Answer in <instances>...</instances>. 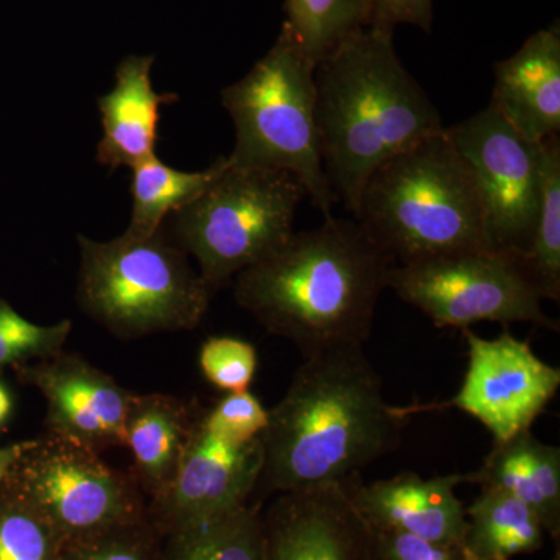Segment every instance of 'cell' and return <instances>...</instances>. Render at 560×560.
<instances>
[{"instance_id":"15","label":"cell","mask_w":560,"mask_h":560,"mask_svg":"<svg viewBox=\"0 0 560 560\" xmlns=\"http://www.w3.org/2000/svg\"><path fill=\"white\" fill-rule=\"evenodd\" d=\"M467 474H452L423 480L401 471L389 480L364 485L355 474L346 480L357 510L375 530H400L434 544L464 548L467 515L455 490Z\"/></svg>"},{"instance_id":"10","label":"cell","mask_w":560,"mask_h":560,"mask_svg":"<svg viewBox=\"0 0 560 560\" xmlns=\"http://www.w3.org/2000/svg\"><path fill=\"white\" fill-rule=\"evenodd\" d=\"M445 132L477 186L489 248L525 260L541 200V142L490 106Z\"/></svg>"},{"instance_id":"29","label":"cell","mask_w":560,"mask_h":560,"mask_svg":"<svg viewBox=\"0 0 560 560\" xmlns=\"http://www.w3.org/2000/svg\"><path fill=\"white\" fill-rule=\"evenodd\" d=\"M206 429L231 442L260 438L267 429L268 410L248 389L230 393L212 410L202 415Z\"/></svg>"},{"instance_id":"31","label":"cell","mask_w":560,"mask_h":560,"mask_svg":"<svg viewBox=\"0 0 560 560\" xmlns=\"http://www.w3.org/2000/svg\"><path fill=\"white\" fill-rule=\"evenodd\" d=\"M434 0H372L371 25L394 32L397 25L433 31Z\"/></svg>"},{"instance_id":"7","label":"cell","mask_w":560,"mask_h":560,"mask_svg":"<svg viewBox=\"0 0 560 560\" xmlns=\"http://www.w3.org/2000/svg\"><path fill=\"white\" fill-rule=\"evenodd\" d=\"M305 197L301 180L289 172L230 162L197 200L165 221L215 293L289 242Z\"/></svg>"},{"instance_id":"8","label":"cell","mask_w":560,"mask_h":560,"mask_svg":"<svg viewBox=\"0 0 560 560\" xmlns=\"http://www.w3.org/2000/svg\"><path fill=\"white\" fill-rule=\"evenodd\" d=\"M2 492L38 512L68 545L147 518L138 486L101 453L54 433L28 441Z\"/></svg>"},{"instance_id":"3","label":"cell","mask_w":560,"mask_h":560,"mask_svg":"<svg viewBox=\"0 0 560 560\" xmlns=\"http://www.w3.org/2000/svg\"><path fill=\"white\" fill-rule=\"evenodd\" d=\"M393 36L370 25L315 68L324 175L352 219L372 173L445 130L440 109L405 68Z\"/></svg>"},{"instance_id":"21","label":"cell","mask_w":560,"mask_h":560,"mask_svg":"<svg viewBox=\"0 0 560 560\" xmlns=\"http://www.w3.org/2000/svg\"><path fill=\"white\" fill-rule=\"evenodd\" d=\"M466 515L464 551L471 559L511 560L544 547L547 533L539 517L506 490L481 488Z\"/></svg>"},{"instance_id":"26","label":"cell","mask_w":560,"mask_h":560,"mask_svg":"<svg viewBox=\"0 0 560 560\" xmlns=\"http://www.w3.org/2000/svg\"><path fill=\"white\" fill-rule=\"evenodd\" d=\"M70 331L72 323L69 319L54 326H39L22 318L20 313L0 300V370L61 352Z\"/></svg>"},{"instance_id":"17","label":"cell","mask_w":560,"mask_h":560,"mask_svg":"<svg viewBox=\"0 0 560 560\" xmlns=\"http://www.w3.org/2000/svg\"><path fill=\"white\" fill-rule=\"evenodd\" d=\"M153 57H128L116 70L113 91L98 98L103 136L97 161L109 168L135 167L156 154L162 105L178 101L158 94L151 83Z\"/></svg>"},{"instance_id":"20","label":"cell","mask_w":560,"mask_h":560,"mask_svg":"<svg viewBox=\"0 0 560 560\" xmlns=\"http://www.w3.org/2000/svg\"><path fill=\"white\" fill-rule=\"evenodd\" d=\"M160 560H265L260 504L249 501L161 534Z\"/></svg>"},{"instance_id":"2","label":"cell","mask_w":560,"mask_h":560,"mask_svg":"<svg viewBox=\"0 0 560 560\" xmlns=\"http://www.w3.org/2000/svg\"><path fill=\"white\" fill-rule=\"evenodd\" d=\"M394 260L355 219H324L234 279L237 304L302 355L364 346Z\"/></svg>"},{"instance_id":"12","label":"cell","mask_w":560,"mask_h":560,"mask_svg":"<svg viewBox=\"0 0 560 560\" xmlns=\"http://www.w3.org/2000/svg\"><path fill=\"white\" fill-rule=\"evenodd\" d=\"M264 470L260 438L231 442L195 418L178 470L168 488L147 504V517L158 533L235 510L249 503Z\"/></svg>"},{"instance_id":"24","label":"cell","mask_w":560,"mask_h":560,"mask_svg":"<svg viewBox=\"0 0 560 560\" xmlns=\"http://www.w3.org/2000/svg\"><path fill=\"white\" fill-rule=\"evenodd\" d=\"M541 200L526 268L541 301H560V138L541 142Z\"/></svg>"},{"instance_id":"25","label":"cell","mask_w":560,"mask_h":560,"mask_svg":"<svg viewBox=\"0 0 560 560\" xmlns=\"http://www.w3.org/2000/svg\"><path fill=\"white\" fill-rule=\"evenodd\" d=\"M66 544L24 501L0 492V560H61Z\"/></svg>"},{"instance_id":"33","label":"cell","mask_w":560,"mask_h":560,"mask_svg":"<svg viewBox=\"0 0 560 560\" xmlns=\"http://www.w3.org/2000/svg\"><path fill=\"white\" fill-rule=\"evenodd\" d=\"M11 411V397L9 390L3 388V385H0V423L3 422L7 418H9Z\"/></svg>"},{"instance_id":"23","label":"cell","mask_w":560,"mask_h":560,"mask_svg":"<svg viewBox=\"0 0 560 560\" xmlns=\"http://www.w3.org/2000/svg\"><path fill=\"white\" fill-rule=\"evenodd\" d=\"M283 10V27L315 66L372 20V0H285Z\"/></svg>"},{"instance_id":"6","label":"cell","mask_w":560,"mask_h":560,"mask_svg":"<svg viewBox=\"0 0 560 560\" xmlns=\"http://www.w3.org/2000/svg\"><path fill=\"white\" fill-rule=\"evenodd\" d=\"M79 243L81 307L110 334L131 340L195 329L205 318L213 291L164 226L149 237Z\"/></svg>"},{"instance_id":"22","label":"cell","mask_w":560,"mask_h":560,"mask_svg":"<svg viewBox=\"0 0 560 560\" xmlns=\"http://www.w3.org/2000/svg\"><path fill=\"white\" fill-rule=\"evenodd\" d=\"M228 164V156H221L206 171L183 172L168 167L156 154L139 162L132 167V213L125 232L136 237L156 234L173 212L197 200Z\"/></svg>"},{"instance_id":"14","label":"cell","mask_w":560,"mask_h":560,"mask_svg":"<svg viewBox=\"0 0 560 560\" xmlns=\"http://www.w3.org/2000/svg\"><path fill=\"white\" fill-rule=\"evenodd\" d=\"M39 361L25 368L24 374L47 401L49 433L97 453L124 447L132 393L88 361L62 350Z\"/></svg>"},{"instance_id":"34","label":"cell","mask_w":560,"mask_h":560,"mask_svg":"<svg viewBox=\"0 0 560 560\" xmlns=\"http://www.w3.org/2000/svg\"><path fill=\"white\" fill-rule=\"evenodd\" d=\"M552 560H560V555H559V552H556V556H555V558H552Z\"/></svg>"},{"instance_id":"4","label":"cell","mask_w":560,"mask_h":560,"mask_svg":"<svg viewBox=\"0 0 560 560\" xmlns=\"http://www.w3.org/2000/svg\"><path fill=\"white\" fill-rule=\"evenodd\" d=\"M355 220L396 265L490 249L477 186L445 130L372 173Z\"/></svg>"},{"instance_id":"28","label":"cell","mask_w":560,"mask_h":560,"mask_svg":"<svg viewBox=\"0 0 560 560\" xmlns=\"http://www.w3.org/2000/svg\"><path fill=\"white\" fill-rule=\"evenodd\" d=\"M202 374L217 388L228 393L246 390L257 371L256 348L232 337L210 338L200 353Z\"/></svg>"},{"instance_id":"35","label":"cell","mask_w":560,"mask_h":560,"mask_svg":"<svg viewBox=\"0 0 560 560\" xmlns=\"http://www.w3.org/2000/svg\"><path fill=\"white\" fill-rule=\"evenodd\" d=\"M467 560H478V559H471V558H469V556H467Z\"/></svg>"},{"instance_id":"13","label":"cell","mask_w":560,"mask_h":560,"mask_svg":"<svg viewBox=\"0 0 560 560\" xmlns=\"http://www.w3.org/2000/svg\"><path fill=\"white\" fill-rule=\"evenodd\" d=\"M261 522L265 560H377L346 481L279 493Z\"/></svg>"},{"instance_id":"27","label":"cell","mask_w":560,"mask_h":560,"mask_svg":"<svg viewBox=\"0 0 560 560\" xmlns=\"http://www.w3.org/2000/svg\"><path fill=\"white\" fill-rule=\"evenodd\" d=\"M161 534L149 517L69 544L61 560H160Z\"/></svg>"},{"instance_id":"5","label":"cell","mask_w":560,"mask_h":560,"mask_svg":"<svg viewBox=\"0 0 560 560\" xmlns=\"http://www.w3.org/2000/svg\"><path fill=\"white\" fill-rule=\"evenodd\" d=\"M315 68L282 25L268 54L242 80L221 91V103L235 128L231 164L291 173L329 219L337 198L320 160Z\"/></svg>"},{"instance_id":"11","label":"cell","mask_w":560,"mask_h":560,"mask_svg":"<svg viewBox=\"0 0 560 560\" xmlns=\"http://www.w3.org/2000/svg\"><path fill=\"white\" fill-rule=\"evenodd\" d=\"M469 363L458 393L445 404L400 408L405 416L418 410L456 408L481 422L493 442L510 441L529 431L560 388V370L534 353L529 341L504 330L485 340L464 329Z\"/></svg>"},{"instance_id":"18","label":"cell","mask_w":560,"mask_h":560,"mask_svg":"<svg viewBox=\"0 0 560 560\" xmlns=\"http://www.w3.org/2000/svg\"><path fill=\"white\" fill-rule=\"evenodd\" d=\"M470 485L499 488L517 497L539 517L545 533L560 536V448L537 440L533 433L493 442L477 471L467 474Z\"/></svg>"},{"instance_id":"19","label":"cell","mask_w":560,"mask_h":560,"mask_svg":"<svg viewBox=\"0 0 560 560\" xmlns=\"http://www.w3.org/2000/svg\"><path fill=\"white\" fill-rule=\"evenodd\" d=\"M186 404L164 394L136 396L125 423V447L135 456L142 488L150 500L171 485L194 427Z\"/></svg>"},{"instance_id":"9","label":"cell","mask_w":560,"mask_h":560,"mask_svg":"<svg viewBox=\"0 0 560 560\" xmlns=\"http://www.w3.org/2000/svg\"><path fill=\"white\" fill-rule=\"evenodd\" d=\"M388 289L440 329L464 330L492 320L559 330L558 320L541 307L544 301L525 260L499 250H463L393 265Z\"/></svg>"},{"instance_id":"16","label":"cell","mask_w":560,"mask_h":560,"mask_svg":"<svg viewBox=\"0 0 560 560\" xmlns=\"http://www.w3.org/2000/svg\"><path fill=\"white\" fill-rule=\"evenodd\" d=\"M490 108L533 142L560 132V27L530 35L512 57L495 65Z\"/></svg>"},{"instance_id":"32","label":"cell","mask_w":560,"mask_h":560,"mask_svg":"<svg viewBox=\"0 0 560 560\" xmlns=\"http://www.w3.org/2000/svg\"><path fill=\"white\" fill-rule=\"evenodd\" d=\"M28 442H21V444L10 445V447L0 448V486L5 481L7 475L13 469L16 460L21 458Z\"/></svg>"},{"instance_id":"30","label":"cell","mask_w":560,"mask_h":560,"mask_svg":"<svg viewBox=\"0 0 560 560\" xmlns=\"http://www.w3.org/2000/svg\"><path fill=\"white\" fill-rule=\"evenodd\" d=\"M374 552L377 560H467L456 545L434 544L400 530H375Z\"/></svg>"},{"instance_id":"1","label":"cell","mask_w":560,"mask_h":560,"mask_svg":"<svg viewBox=\"0 0 560 560\" xmlns=\"http://www.w3.org/2000/svg\"><path fill=\"white\" fill-rule=\"evenodd\" d=\"M404 422L400 408L386 404L363 346L304 357L285 396L268 410L257 489L287 493L345 482L399 447Z\"/></svg>"}]
</instances>
